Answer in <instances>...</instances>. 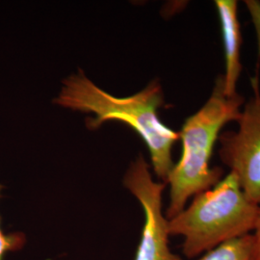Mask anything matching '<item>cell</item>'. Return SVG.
<instances>
[{
	"label": "cell",
	"mask_w": 260,
	"mask_h": 260,
	"mask_svg": "<svg viewBox=\"0 0 260 260\" xmlns=\"http://www.w3.org/2000/svg\"><path fill=\"white\" fill-rule=\"evenodd\" d=\"M243 103L244 98L239 93L225 95L221 75L205 105L186 119L179 133L181 156L166 181L170 184L168 220L180 213L191 197L211 189L222 179L223 170L210 168L214 146L223 126L239 119Z\"/></svg>",
	"instance_id": "cell-2"
},
{
	"label": "cell",
	"mask_w": 260,
	"mask_h": 260,
	"mask_svg": "<svg viewBox=\"0 0 260 260\" xmlns=\"http://www.w3.org/2000/svg\"><path fill=\"white\" fill-rule=\"evenodd\" d=\"M54 102L74 111L93 113L95 117L87 121L90 129H96L108 121L129 125L146 143L155 175L167 181L175 166L172 149L179 139V133L162 123L158 117V109L164 103L158 81H152L131 96L117 98L104 92L79 72L66 79Z\"/></svg>",
	"instance_id": "cell-1"
},
{
	"label": "cell",
	"mask_w": 260,
	"mask_h": 260,
	"mask_svg": "<svg viewBox=\"0 0 260 260\" xmlns=\"http://www.w3.org/2000/svg\"><path fill=\"white\" fill-rule=\"evenodd\" d=\"M246 7L251 16V21L255 28L257 45H258V55L260 57V1L258 0H246Z\"/></svg>",
	"instance_id": "cell-9"
},
{
	"label": "cell",
	"mask_w": 260,
	"mask_h": 260,
	"mask_svg": "<svg viewBox=\"0 0 260 260\" xmlns=\"http://www.w3.org/2000/svg\"><path fill=\"white\" fill-rule=\"evenodd\" d=\"M253 237L248 234L223 243L200 260H252Z\"/></svg>",
	"instance_id": "cell-7"
},
{
	"label": "cell",
	"mask_w": 260,
	"mask_h": 260,
	"mask_svg": "<svg viewBox=\"0 0 260 260\" xmlns=\"http://www.w3.org/2000/svg\"><path fill=\"white\" fill-rule=\"evenodd\" d=\"M253 237V249H252V260H260V220L258 225L254 233Z\"/></svg>",
	"instance_id": "cell-10"
},
{
	"label": "cell",
	"mask_w": 260,
	"mask_h": 260,
	"mask_svg": "<svg viewBox=\"0 0 260 260\" xmlns=\"http://www.w3.org/2000/svg\"><path fill=\"white\" fill-rule=\"evenodd\" d=\"M260 205L245 195L237 177L230 172L211 189L193 199L188 207L168 220L170 236H182V252L194 258L223 243L254 233Z\"/></svg>",
	"instance_id": "cell-3"
},
{
	"label": "cell",
	"mask_w": 260,
	"mask_h": 260,
	"mask_svg": "<svg viewBox=\"0 0 260 260\" xmlns=\"http://www.w3.org/2000/svg\"><path fill=\"white\" fill-rule=\"evenodd\" d=\"M123 184L140 202L145 223L135 260H182L169 245L168 219L162 211V194L165 182L153 180L148 163L142 155L131 164Z\"/></svg>",
	"instance_id": "cell-5"
},
{
	"label": "cell",
	"mask_w": 260,
	"mask_h": 260,
	"mask_svg": "<svg viewBox=\"0 0 260 260\" xmlns=\"http://www.w3.org/2000/svg\"><path fill=\"white\" fill-rule=\"evenodd\" d=\"M221 30L223 33L225 74L223 75L224 93L226 96L237 94V83L241 75L240 62L241 26L238 19V3L235 0H216Z\"/></svg>",
	"instance_id": "cell-6"
},
{
	"label": "cell",
	"mask_w": 260,
	"mask_h": 260,
	"mask_svg": "<svg viewBox=\"0 0 260 260\" xmlns=\"http://www.w3.org/2000/svg\"><path fill=\"white\" fill-rule=\"evenodd\" d=\"M253 96L245 104L237 120V131H226L219 137V155L239 180L243 192L260 205V92L252 80Z\"/></svg>",
	"instance_id": "cell-4"
},
{
	"label": "cell",
	"mask_w": 260,
	"mask_h": 260,
	"mask_svg": "<svg viewBox=\"0 0 260 260\" xmlns=\"http://www.w3.org/2000/svg\"><path fill=\"white\" fill-rule=\"evenodd\" d=\"M3 186L0 184V198ZM26 243V236L22 233H6L0 225V260H4L6 253L20 251Z\"/></svg>",
	"instance_id": "cell-8"
}]
</instances>
